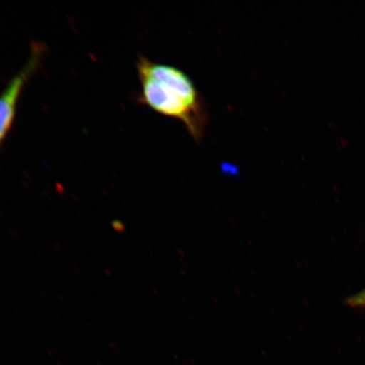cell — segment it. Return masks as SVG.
I'll list each match as a JSON object with an SVG mask.
<instances>
[{
	"instance_id": "obj_1",
	"label": "cell",
	"mask_w": 365,
	"mask_h": 365,
	"mask_svg": "<svg viewBox=\"0 0 365 365\" xmlns=\"http://www.w3.org/2000/svg\"><path fill=\"white\" fill-rule=\"evenodd\" d=\"M141 86L138 102L163 116L184 123L200 143L209 123L202 96L188 75L177 67L155 63L143 56L136 61Z\"/></svg>"
},
{
	"instance_id": "obj_2",
	"label": "cell",
	"mask_w": 365,
	"mask_h": 365,
	"mask_svg": "<svg viewBox=\"0 0 365 365\" xmlns=\"http://www.w3.org/2000/svg\"><path fill=\"white\" fill-rule=\"evenodd\" d=\"M44 51L42 44L34 43L25 66L12 77L0 93V148L10 134L23 91L31 77L38 70Z\"/></svg>"
},
{
	"instance_id": "obj_3",
	"label": "cell",
	"mask_w": 365,
	"mask_h": 365,
	"mask_svg": "<svg viewBox=\"0 0 365 365\" xmlns=\"http://www.w3.org/2000/svg\"><path fill=\"white\" fill-rule=\"evenodd\" d=\"M346 304H348L351 307L364 308L365 289L351 297V298H349L348 301H346Z\"/></svg>"
}]
</instances>
